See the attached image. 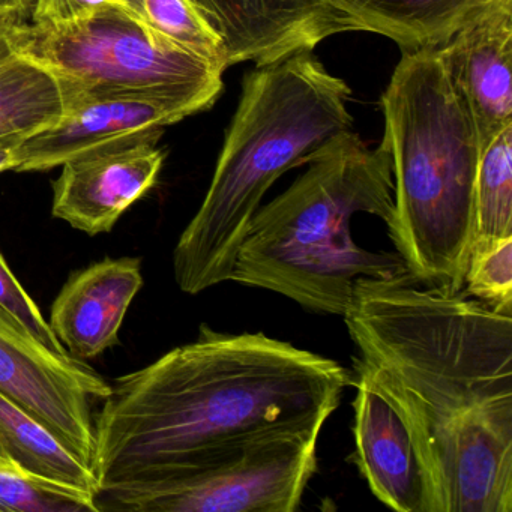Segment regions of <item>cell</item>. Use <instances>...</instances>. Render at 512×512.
<instances>
[{"label":"cell","instance_id":"cell-1","mask_svg":"<svg viewBox=\"0 0 512 512\" xmlns=\"http://www.w3.org/2000/svg\"><path fill=\"white\" fill-rule=\"evenodd\" d=\"M343 317L356 376L409 427L436 512H512V314L404 272L359 278Z\"/></svg>","mask_w":512,"mask_h":512},{"label":"cell","instance_id":"cell-2","mask_svg":"<svg viewBox=\"0 0 512 512\" xmlns=\"http://www.w3.org/2000/svg\"><path fill=\"white\" fill-rule=\"evenodd\" d=\"M352 374L263 332L208 325L142 370L118 377L95 418L100 487L224 460L259 437L325 425Z\"/></svg>","mask_w":512,"mask_h":512},{"label":"cell","instance_id":"cell-3","mask_svg":"<svg viewBox=\"0 0 512 512\" xmlns=\"http://www.w3.org/2000/svg\"><path fill=\"white\" fill-rule=\"evenodd\" d=\"M308 170L260 206L239 245L230 281L271 290L314 313L343 316L359 278L409 272L400 254L353 241L356 214L394 223V176L383 143L344 131L317 149Z\"/></svg>","mask_w":512,"mask_h":512},{"label":"cell","instance_id":"cell-4","mask_svg":"<svg viewBox=\"0 0 512 512\" xmlns=\"http://www.w3.org/2000/svg\"><path fill=\"white\" fill-rule=\"evenodd\" d=\"M350 95L347 83L311 52L247 73L211 185L173 251L182 292L197 295L230 281L269 188L332 137L352 130Z\"/></svg>","mask_w":512,"mask_h":512},{"label":"cell","instance_id":"cell-5","mask_svg":"<svg viewBox=\"0 0 512 512\" xmlns=\"http://www.w3.org/2000/svg\"><path fill=\"white\" fill-rule=\"evenodd\" d=\"M380 103L394 176L389 238L416 280L461 292L481 148L442 47L403 52Z\"/></svg>","mask_w":512,"mask_h":512},{"label":"cell","instance_id":"cell-6","mask_svg":"<svg viewBox=\"0 0 512 512\" xmlns=\"http://www.w3.org/2000/svg\"><path fill=\"white\" fill-rule=\"evenodd\" d=\"M10 34L20 53L58 77L68 106L112 95L196 98L214 106L223 92V70L155 34L119 5L67 23L16 16Z\"/></svg>","mask_w":512,"mask_h":512},{"label":"cell","instance_id":"cell-7","mask_svg":"<svg viewBox=\"0 0 512 512\" xmlns=\"http://www.w3.org/2000/svg\"><path fill=\"white\" fill-rule=\"evenodd\" d=\"M322 425L259 437L209 466L101 485L98 511L293 512L317 472Z\"/></svg>","mask_w":512,"mask_h":512},{"label":"cell","instance_id":"cell-8","mask_svg":"<svg viewBox=\"0 0 512 512\" xmlns=\"http://www.w3.org/2000/svg\"><path fill=\"white\" fill-rule=\"evenodd\" d=\"M110 383L82 359L41 343L0 307V394L28 410L91 466L95 445L92 406Z\"/></svg>","mask_w":512,"mask_h":512},{"label":"cell","instance_id":"cell-9","mask_svg":"<svg viewBox=\"0 0 512 512\" xmlns=\"http://www.w3.org/2000/svg\"><path fill=\"white\" fill-rule=\"evenodd\" d=\"M196 98L112 95L68 106L52 127L26 137L16 151V172H46L70 160L136 145H158L164 128L211 109Z\"/></svg>","mask_w":512,"mask_h":512},{"label":"cell","instance_id":"cell-10","mask_svg":"<svg viewBox=\"0 0 512 512\" xmlns=\"http://www.w3.org/2000/svg\"><path fill=\"white\" fill-rule=\"evenodd\" d=\"M217 31L227 68L274 64L347 32H370L337 0H191Z\"/></svg>","mask_w":512,"mask_h":512},{"label":"cell","instance_id":"cell-11","mask_svg":"<svg viewBox=\"0 0 512 512\" xmlns=\"http://www.w3.org/2000/svg\"><path fill=\"white\" fill-rule=\"evenodd\" d=\"M352 460L374 496L398 512H436L433 487L412 433L388 398L356 376Z\"/></svg>","mask_w":512,"mask_h":512},{"label":"cell","instance_id":"cell-12","mask_svg":"<svg viewBox=\"0 0 512 512\" xmlns=\"http://www.w3.org/2000/svg\"><path fill=\"white\" fill-rule=\"evenodd\" d=\"M164 163L157 145L98 152L62 164L53 184V217L89 236L112 232L155 184Z\"/></svg>","mask_w":512,"mask_h":512},{"label":"cell","instance_id":"cell-13","mask_svg":"<svg viewBox=\"0 0 512 512\" xmlns=\"http://www.w3.org/2000/svg\"><path fill=\"white\" fill-rule=\"evenodd\" d=\"M143 283L142 262L133 257L100 260L74 272L53 302V334L74 358H97L118 346L125 314Z\"/></svg>","mask_w":512,"mask_h":512},{"label":"cell","instance_id":"cell-14","mask_svg":"<svg viewBox=\"0 0 512 512\" xmlns=\"http://www.w3.org/2000/svg\"><path fill=\"white\" fill-rule=\"evenodd\" d=\"M485 148L512 125V0H503L442 46Z\"/></svg>","mask_w":512,"mask_h":512},{"label":"cell","instance_id":"cell-15","mask_svg":"<svg viewBox=\"0 0 512 512\" xmlns=\"http://www.w3.org/2000/svg\"><path fill=\"white\" fill-rule=\"evenodd\" d=\"M403 52L445 46L458 31L503 0H337Z\"/></svg>","mask_w":512,"mask_h":512},{"label":"cell","instance_id":"cell-16","mask_svg":"<svg viewBox=\"0 0 512 512\" xmlns=\"http://www.w3.org/2000/svg\"><path fill=\"white\" fill-rule=\"evenodd\" d=\"M16 16H0V139L40 133L68 109L67 91L58 77L14 46L10 26Z\"/></svg>","mask_w":512,"mask_h":512},{"label":"cell","instance_id":"cell-17","mask_svg":"<svg viewBox=\"0 0 512 512\" xmlns=\"http://www.w3.org/2000/svg\"><path fill=\"white\" fill-rule=\"evenodd\" d=\"M0 455L29 472L89 491L95 497L100 491L92 467L40 419L4 394H0Z\"/></svg>","mask_w":512,"mask_h":512},{"label":"cell","instance_id":"cell-18","mask_svg":"<svg viewBox=\"0 0 512 512\" xmlns=\"http://www.w3.org/2000/svg\"><path fill=\"white\" fill-rule=\"evenodd\" d=\"M505 238H512V125L481 151L472 247Z\"/></svg>","mask_w":512,"mask_h":512},{"label":"cell","instance_id":"cell-19","mask_svg":"<svg viewBox=\"0 0 512 512\" xmlns=\"http://www.w3.org/2000/svg\"><path fill=\"white\" fill-rule=\"evenodd\" d=\"M119 7L184 52L227 70L223 40L191 0H121Z\"/></svg>","mask_w":512,"mask_h":512},{"label":"cell","instance_id":"cell-20","mask_svg":"<svg viewBox=\"0 0 512 512\" xmlns=\"http://www.w3.org/2000/svg\"><path fill=\"white\" fill-rule=\"evenodd\" d=\"M89 491L29 472L0 455V511L100 512Z\"/></svg>","mask_w":512,"mask_h":512},{"label":"cell","instance_id":"cell-21","mask_svg":"<svg viewBox=\"0 0 512 512\" xmlns=\"http://www.w3.org/2000/svg\"><path fill=\"white\" fill-rule=\"evenodd\" d=\"M464 292L500 313L512 314V238L473 245Z\"/></svg>","mask_w":512,"mask_h":512},{"label":"cell","instance_id":"cell-22","mask_svg":"<svg viewBox=\"0 0 512 512\" xmlns=\"http://www.w3.org/2000/svg\"><path fill=\"white\" fill-rule=\"evenodd\" d=\"M0 307L16 317L26 329L32 332L41 343L58 353H68L56 335L53 334L49 322L44 319L38 305L32 301L29 293L23 289L7 260L0 253Z\"/></svg>","mask_w":512,"mask_h":512},{"label":"cell","instance_id":"cell-23","mask_svg":"<svg viewBox=\"0 0 512 512\" xmlns=\"http://www.w3.org/2000/svg\"><path fill=\"white\" fill-rule=\"evenodd\" d=\"M119 4L121 0H35L34 22H74L101 8Z\"/></svg>","mask_w":512,"mask_h":512},{"label":"cell","instance_id":"cell-24","mask_svg":"<svg viewBox=\"0 0 512 512\" xmlns=\"http://www.w3.org/2000/svg\"><path fill=\"white\" fill-rule=\"evenodd\" d=\"M25 140V137L10 136L0 139V172L13 170L16 164L17 146Z\"/></svg>","mask_w":512,"mask_h":512},{"label":"cell","instance_id":"cell-25","mask_svg":"<svg viewBox=\"0 0 512 512\" xmlns=\"http://www.w3.org/2000/svg\"><path fill=\"white\" fill-rule=\"evenodd\" d=\"M35 0H0V16L5 14H19L26 16L34 7Z\"/></svg>","mask_w":512,"mask_h":512}]
</instances>
